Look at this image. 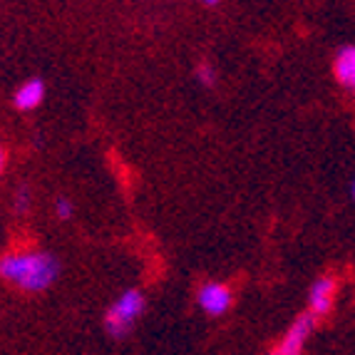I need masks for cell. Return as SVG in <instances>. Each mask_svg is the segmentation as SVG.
I'll return each instance as SVG.
<instances>
[{
	"mask_svg": "<svg viewBox=\"0 0 355 355\" xmlns=\"http://www.w3.org/2000/svg\"><path fill=\"white\" fill-rule=\"evenodd\" d=\"M60 276V261L50 251H12L0 259V279L30 293L50 288Z\"/></svg>",
	"mask_w": 355,
	"mask_h": 355,
	"instance_id": "1",
	"label": "cell"
},
{
	"mask_svg": "<svg viewBox=\"0 0 355 355\" xmlns=\"http://www.w3.org/2000/svg\"><path fill=\"white\" fill-rule=\"evenodd\" d=\"M144 293L139 288L122 291L105 313V328L112 338H125L144 313Z\"/></svg>",
	"mask_w": 355,
	"mask_h": 355,
	"instance_id": "2",
	"label": "cell"
},
{
	"mask_svg": "<svg viewBox=\"0 0 355 355\" xmlns=\"http://www.w3.org/2000/svg\"><path fill=\"white\" fill-rule=\"evenodd\" d=\"M313 328H315L313 315L311 313L298 315V318L291 323L288 331L284 333V338L273 345V350L268 355H301L308 343V338H311V333H313Z\"/></svg>",
	"mask_w": 355,
	"mask_h": 355,
	"instance_id": "3",
	"label": "cell"
},
{
	"mask_svg": "<svg viewBox=\"0 0 355 355\" xmlns=\"http://www.w3.org/2000/svg\"><path fill=\"white\" fill-rule=\"evenodd\" d=\"M336 296H338V279H333V276L315 279L311 284V291H308V313L313 315V318L328 315L333 311Z\"/></svg>",
	"mask_w": 355,
	"mask_h": 355,
	"instance_id": "4",
	"label": "cell"
},
{
	"mask_svg": "<svg viewBox=\"0 0 355 355\" xmlns=\"http://www.w3.org/2000/svg\"><path fill=\"white\" fill-rule=\"evenodd\" d=\"M196 303L202 308L207 315H224L231 308V288L224 284H204L199 288V296H196Z\"/></svg>",
	"mask_w": 355,
	"mask_h": 355,
	"instance_id": "5",
	"label": "cell"
},
{
	"mask_svg": "<svg viewBox=\"0 0 355 355\" xmlns=\"http://www.w3.org/2000/svg\"><path fill=\"white\" fill-rule=\"evenodd\" d=\"M45 100V83H42L40 77H30L15 89V95H12V105L18 107L20 112H30V110H37Z\"/></svg>",
	"mask_w": 355,
	"mask_h": 355,
	"instance_id": "6",
	"label": "cell"
},
{
	"mask_svg": "<svg viewBox=\"0 0 355 355\" xmlns=\"http://www.w3.org/2000/svg\"><path fill=\"white\" fill-rule=\"evenodd\" d=\"M333 75L340 87L355 95V45H345L338 50L336 60H333Z\"/></svg>",
	"mask_w": 355,
	"mask_h": 355,
	"instance_id": "7",
	"label": "cell"
},
{
	"mask_svg": "<svg viewBox=\"0 0 355 355\" xmlns=\"http://www.w3.org/2000/svg\"><path fill=\"white\" fill-rule=\"evenodd\" d=\"M30 202H33V196H30L28 187H18L15 194H12V209H15V214H28Z\"/></svg>",
	"mask_w": 355,
	"mask_h": 355,
	"instance_id": "8",
	"label": "cell"
},
{
	"mask_svg": "<svg viewBox=\"0 0 355 355\" xmlns=\"http://www.w3.org/2000/svg\"><path fill=\"white\" fill-rule=\"evenodd\" d=\"M194 75H196V80L204 85V87H214L216 85V70H214L209 62H202V65H196V70H194Z\"/></svg>",
	"mask_w": 355,
	"mask_h": 355,
	"instance_id": "9",
	"label": "cell"
},
{
	"mask_svg": "<svg viewBox=\"0 0 355 355\" xmlns=\"http://www.w3.org/2000/svg\"><path fill=\"white\" fill-rule=\"evenodd\" d=\"M72 211H75L72 199H67V196H58V199H55V216H58V219L67 221L72 216Z\"/></svg>",
	"mask_w": 355,
	"mask_h": 355,
	"instance_id": "10",
	"label": "cell"
},
{
	"mask_svg": "<svg viewBox=\"0 0 355 355\" xmlns=\"http://www.w3.org/2000/svg\"><path fill=\"white\" fill-rule=\"evenodd\" d=\"M3 169H6V149L0 144V174H3Z\"/></svg>",
	"mask_w": 355,
	"mask_h": 355,
	"instance_id": "11",
	"label": "cell"
},
{
	"mask_svg": "<svg viewBox=\"0 0 355 355\" xmlns=\"http://www.w3.org/2000/svg\"><path fill=\"white\" fill-rule=\"evenodd\" d=\"M353 199H355V179H353Z\"/></svg>",
	"mask_w": 355,
	"mask_h": 355,
	"instance_id": "12",
	"label": "cell"
}]
</instances>
